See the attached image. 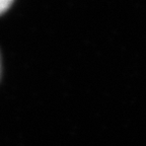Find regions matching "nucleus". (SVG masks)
I'll list each match as a JSON object with an SVG mask.
<instances>
[{
  "instance_id": "obj_1",
  "label": "nucleus",
  "mask_w": 146,
  "mask_h": 146,
  "mask_svg": "<svg viewBox=\"0 0 146 146\" xmlns=\"http://www.w3.org/2000/svg\"><path fill=\"white\" fill-rule=\"evenodd\" d=\"M12 4V0H0V14L6 11Z\"/></svg>"
}]
</instances>
